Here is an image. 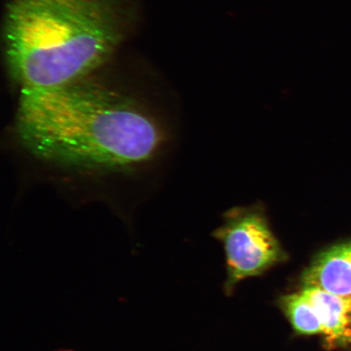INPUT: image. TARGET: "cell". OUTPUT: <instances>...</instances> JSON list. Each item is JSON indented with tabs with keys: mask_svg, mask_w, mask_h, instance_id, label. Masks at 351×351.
Returning a JSON list of instances; mask_svg holds the SVG:
<instances>
[{
	"mask_svg": "<svg viewBox=\"0 0 351 351\" xmlns=\"http://www.w3.org/2000/svg\"><path fill=\"white\" fill-rule=\"evenodd\" d=\"M8 74L19 90L65 84L109 62L137 20L132 0H3Z\"/></svg>",
	"mask_w": 351,
	"mask_h": 351,
	"instance_id": "obj_2",
	"label": "cell"
},
{
	"mask_svg": "<svg viewBox=\"0 0 351 351\" xmlns=\"http://www.w3.org/2000/svg\"><path fill=\"white\" fill-rule=\"evenodd\" d=\"M282 309L293 328L302 335L322 333V324L310 302L302 292L282 298Z\"/></svg>",
	"mask_w": 351,
	"mask_h": 351,
	"instance_id": "obj_6",
	"label": "cell"
},
{
	"mask_svg": "<svg viewBox=\"0 0 351 351\" xmlns=\"http://www.w3.org/2000/svg\"><path fill=\"white\" fill-rule=\"evenodd\" d=\"M302 293L317 313L328 343L348 344L350 300L313 287H304Z\"/></svg>",
	"mask_w": 351,
	"mask_h": 351,
	"instance_id": "obj_5",
	"label": "cell"
},
{
	"mask_svg": "<svg viewBox=\"0 0 351 351\" xmlns=\"http://www.w3.org/2000/svg\"><path fill=\"white\" fill-rule=\"evenodd\" d=\"M350 300V307L348 314V344H351V300Z\"/></svg>",
	"mask_w": 351,
	"mask_h": 351,
	"instance_id": "obj_7",
	"label": "cell"
},
{
	"mask_svg": "<svg viewBox=\"0 0 351 351\" xmlns=\"http://www.w3.org/2000/svg\"><path fill=\"white\" fill-rule=\"evenodd\" d=\"M104 66L63 85L19 90L15 134L35 160L108 176L133 173L160 155L167 133L159 116L137 92L104 76Z\"/></svg>",
	"mask_w": 351,
	"mask_h": 351,
	"instance_id": "obj_1",
	"label": "cell"
},
{
	"mask_svg": "<svg viewBox=\"0 0 351 351\" xmlns=\"http://www.w3.org/2000/svg\"><path fill=\"white\" fill-rule=\"evenodd\" d=\"M214 236L225 248L229 287L260 275L287 258L260 208L229 210Z\"/></svg>",
	"mask_w": 351,
	"mask_h": 351,
	"instance_id": "obj_3",
	"label": "cell"
},
{
	"mask_svg": "<svg viewBox=\"0 0 351 351\" xmlns=\"http://www.w3.org/2000/svg\"><path fill=\"white\" fill-rule=\"evenodd\" d=\"M304 287L351 300V241L332 245L315 257L302 276Z\"/></svg>",
	"mask_w": 351,
	"mask_h": 351,
	"instance_id": "obj_4",
	"label": "cell"
}]
</instances>
